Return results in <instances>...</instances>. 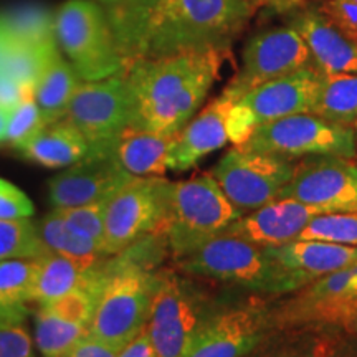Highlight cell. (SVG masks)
Masks as SVG:
<instances>
[{
  "instance_id": "cell-28",
  "label": "cell",
  "mask_w": 357,
  "mask_h": 357,
  "mask_svg": "<svg viewBox=\"0 0 357 357\" xmlns=\"http://www.w3.org/2000/svg\"><path fill=\"white\" fill-rule=\"evenodd\" d=\"M38 258L0 261V316L26 318V303L32 301Z\"/></svg>"
},
{
  "instance_id": "cell-13",
  "label": "cell",
  "mask_w": 357,
  "mask_h": 357,
  "mask_svg": "<svg viewBox=\"0 0 357 357\" xmlns=\"http://www.w3.org/2000/svg\"><path fill=\"white\" fill-rule=\"evenodd\" d=\"M307 66H312L310 50L291 25L265 30L253 35L245 45L242 68L222 95L234 102L250 89Z\"/></svg>"
},
{
  "instance_id": "cell-27",
  "label": "cell",
  "mask_w": 357,
  "mask_h": 357,
  "mask_svg": "<svg viewBox=\"0 0 357 357\" xmlns=\"http://www.w3.org/2000/svg\"><path fill=\"white\" fill-rule=\"evenodd\" d=\"M310 113L339 126L352 128L357 118V73L321 75Z\"/></svg>"
},
{
  "instance_id": "cell-18",
  "label": "cell",
  "mask_w": 357,
  "mask_h": 357,
  "mask_svg": "<svg viewBox=\"0 0 357 357\" xmlns=\"http://www.w3.org/2000/svg\"><path fill=\"white\" fill-rule=\"evenodd\" d=\"M230 106L229 98L220 95L208 102L194 119H190L174 136L167 169L177 172L189 171L197 166L205 155L222 149L230 141L227 132V114Z\"/></svg>"
},
{
  "instance_id": "cell-4",
  "label": "cell",
  "mask_w": 357,
  "mask_h": 357,
  "mask_svg": "<svg viewBox=\"0 0 357 357\" xmlns=\"http://www.w3.org/2000/svg\"><path fill=\"white\" fill-rule=\"evenodd\" d=\"M229 298L213 291L199 276L160 270L146 326L155 356L185 357L202 326Z\"/></svg>"
},
{
  "instance_id": "cell-26",
  "label": "cell",
  "mask_w": 357,
  "mask_h": 357,
  "mask_svg": "<svg viewBox=\"0 0 357 357\" xmlns=\"http://www.w3.org/2000/svg\"><path fill=\"white\" fill-rule=\"evenodd\" d=\"M37 231L47 253L66 257L83 266H95L108 258L91 238L79 234L56 211L37 223Z\"/></svg>"
},
{
  "instance_id": "cell-21",
  "label": "cell",
  "mask_w": 357,
  "mask_h": 357,
  "mask_svg": "<svg viewBox=\"0 0 357 357\" xmlns=\"http://www.w3.org/2000/svg\"><path fill=\"white\" fill-rule=\"evenodd\" d=\"M174 136H162L128 126L106 144V149L131 176H164L169 171L167 158Z\"/></svg>"
},
{
  "instance_id": "cell-19",
  "label": "cell",
  "mask_w": 357,
  "mask_h": 357,
  "mask_svg": "<svg viewBox=\"0 0 357 357\" xmlns=\"http://www.w3.org/2000/svg\"><path fill=\"white\" fill-rule=\"evenodd\" d=\"M281 265L307 284L334 271L347 270L357 263V247L319 240H293V242L268 247Z\"/></svg>"
},
{
  "instance_id": "cell-3",
  "label": "cell",
  "mask_w": 357,
  "mask_h": 357,
  "mask_svg": "<svg viewBox=\"0 0 357 357\" xmlns=\"http://www.w3.org/2000/svg\"><path fill=\"white\" fill-rule=\"evenodd\" d=\"M176 266L182 273L266 296L280 298L305 287L271 255L268 247L225 234L177 258Z\"/></svg>"
},
{
  "instance_id": "cell-23",
  "label": "cell",
  "mask_w": 357,
  "mask_h": 357,
  "mask_svg": "<svg viewBox=\"0 0 357 357\" xmlns=\"http://www.w3.org/2000/svg\"><path fill=\"white\" fill-rule=\"evenodd\" d=\"M19 153L40 166L70 167L89 153V146L77 128L60 119L45 126Z\"/></svg>"
},
{
  "instance_id": "cell-17",
  "label": "cell",
  "mask_w": 357,
  "mask_h": 357,
  "mask_svg": "<svg viewBox=\"0 0 357 357\" xmlns=\"http://www.w3.org/2000/svg\"><path fill=\"white\" fill-rule=\"evenodd\" d=\"M289 25L305 40L312 68L321 75L357 73V40L342 33L319 6L298 10Z\"/></svg>"
},
{
  "instance_id": "cell-34",
  "label": "cell",
  "mask_w": 357,
  "mask_h": 357,
  "mask_svg": "<svg viewBox=\"0 0 357 357\" xmlns=\"http://www.w3.org/2000/svg\"><path fill=\"white\" fill-rule=\"evenodd\" d=\"M98 296H100V289L79 288L40 307L61 319L88 326L89 329V321H91L93 311H95Z\"/></svg>"
},
{
  "instance_id": "cell-12",
  "label": "cell",
  "mask_w": 357,
  "mask_h": 357,
  "mask_svg": "<svg viewBox=\"0 0 357 357\" xmlns=\"http://www.w3.org/2000/svg\"><path fill=\"white\" fill-rule=\"evenodd\" d=\"M63 119L82 132L89 149L108 144L131 121V95L124 70L79 84Z\"/></svg>"
},
{
  "instance_id": "cell-40",
  "label": "cell",
  "mask_w": 357,
  "mask_h": 357,
  "mask_svg": "<svg viewBox=\"0 0 357 357\" xmlns=\"http://www.w3.org/2000/svg\"><path fill=\"white\" fill-rule=\"evenodd\" d=\"M119 351L88 334L65 357H118Z\"/></svg>"
},
{
  "instance_id": "cell-6",
  "label": "cell",
  "mask_w": 357,
  "mask_h": 357,
  "mask_svg": "<svg viewBox=\"0 0 357 357\" xmlns=\"http://www.w3.org/2000/svg\"><path fill=\"white\" fill-rule=\"evenodd\" d=\"M55 37L83 82L113 77L126 66L96 0H68L55 12Z\"/></svg>"
},
{
  "instance_id": "cell-33",
  "label": "cell",
  "mask_w": 357,
  "mask_h": 357,
  "mask_svg": "<svg viewBox=\"0 0 357 357\" xmlns=\"http://www.w3.org/2000/svg\"><path fill=\"white\" fill-rule=\"evenodd\" d=\"M45 126H48V123L35 100L33 91L26 93L24 100L8 111L6 142L19 151L22 146L32 141Z\"/></svg>"
},
{
  "instance_id": "cell-8",
  "label": "cell",
  "mask_w": 357,
  "mask_h": 357,
  "mask_svg": "<svg viewBox=\"0 0 357 357\" xmlns=\"http://www.w3.org/2000/svg\"><path fill=\"white\" fill-rule=\"evenodd\" d=\"M321 73L312 66L263 83L231 102L227 114V132L235 146L243 144L261 124L310 113L319 89Z\"/></svg>"
},
{
  "instance_id": "cell-35",
  "label": "cell",
  "mask_w": 357,
  "mask_h": 357,
  "mask_svg": "<svg viewBox=\"0 0 357 357\" xmlns=\"http://www.w3.org/2000/svg\"><path fill=\"white\" fill-rule=\"evenodd\" d=\"M105 207L106 202H96L78 207L55 208L70 225H73L79 234L91 238L106 255L105 247ZM108 257V255H106Z\"/></svg>"
},
{
  "instance_id": "cell-15",
  "label": "cell",
  "mask_w": 357,
  "mask_h": 357,
  "mask_svg": "<svg viewBox=\"0 0 357 357\" xmlns=\"http://www.w3.org/2000/svg\"><path fill=\"white\" fill-rule=\"evenodd\" d=\"M134 176L128 174L105 147H95L50 182V202L55 208L106 202Z\"/></svg>"
},
{
  "instance_id": "cell-5",
  "label": "cell",
  "mask_w": 357,
  "mask_h": 357,
  "mask_svg": "<svg viewBox=\"0 0 357 357\" xmlns=\"http://www.w3.org/2000/svg\"><path fill=\"white\" fill-rule=\"evenodd\" d=\"M242 215L243 212L223 194L215 177L205 174L189 181L169 182L166 211L158 234L166 238L169 252L177 260L222 235Z\"/></svg>"
},
{
  "instance_id": "cell-29",
  "label": "cell",
  "mask_w": 357,
  "mask_h": 357,
  "mask_svg": "<svg viewBox=\"0 0 357 357\" xmlns=\"http://www.w3.org/2000/svg\"><path fill=\"white\" fill-rule=\"evenodd\" d=\"M88 334V326L61 319L38 307L35 316V342L43 357H65Z\"/></svg>"
},
{
  "instance_id": "cell-36",
  "label": "cell",
  "mask_w": 357,
  "mask_h": 357,
  "mask_svg": "<svg viewBox=\"0 0 357 357\" xmlns=\"http://www.w3.org/2000/svg\"><path fill=\"white\" fill-rule=\"evenodd\" d=\"M24 321L0 316V357H35Z\"/></svg>"
},
{
  "instance_id": "cell-10",
  "label": "cell",
  "mask_w": 357,
  "mask_h": 357,
  "mask_svg": "<svg viewBox=\"0 0 357 357\" xmlns=\"http://www.w3.org/2000/svg\"><path fill=\"white\" fill-rule=\"evenodd\" d=\"M167 184L162 176H134L106 200V255H119L142 236L158 234L166 211Z\"/></svg>"
},
{
  "instance_id": "cell-30",
  "label": "cell",
  "mask_w": 357,
  "mask_h": 357,
  "mask_svg": "<svg viewBox=\"0 0 357 357\" xmlns=\"http://www.w3.org/2000/svg\"><path fill=\"white\" fill-rule=\"evenodd\" d=\"M47 255L40 242L37 223L30 218H8L0 220V261L20 258H42Z\"/></svg>"
},
{
  "instance_id": "cell-42",
  "label": "cell",
  "mask_w": 357,
  "mask_h": 357,
  "mask_svg": "<svg viewBox=\"0 0 357 357\" xmlns=\"http://www.w3.org/2000/svg\"><path fill=\"white\" fill-rule=\"evenodd\" d=\"M351 293L357 298V263L351 268Z\"/></svg>"
},
{
  "instance_id": "cell-37",
  "label": "cell",
  "mask_w": 357,
  "mask_h": 357,
  "mask_svg": "<svg viewBox=\"0 0 357 357\" xmlns=\"http://www.w3.org/2000/svg\"><path fill=\"white\" fill-rule=\"evenodd\" d=\"M33 204L19 187L0 178V220L8 218H30Z\"/></svg>"
},
{
  "instance_id": "cell-43",
  "label": "cell",
  "mask_w": 357,
  "mask_h": 357,
  "mask_svg": "<svg viewBox=\"0 0 357 357\" xmlns=\"http://www.w3.org/2000/svg\"><path fill=\"white\" fill-rule=\"evenodd\" d=\"M261 2H275V3H283V2H294V0H261Z\"/></svg>"
},
{
  "instance_id": "cell-16",
  "label": "cell",
  "mask_w": 357,
  "mask_h": 357,
  "mask_svg": "<svg viewBox=\"0 0 357 357\" xmlns=\"http://www.w3.org/2000/svg\"><path fill=\"white\" fill-rule=\"evenodd\" d=\"M333 212L339 211L326 205H311L298 200L281 199L263 205L248 215H242L223 234L238 236L261 247H278L293 242L312 218Z\"/></svg>"
},
{
  "instance_id": "cell-22",
  "label": "cell",
  "mask_w": 357,
  "mask_h": 357,
  "mask_svg": "<svg viewBox=\"0 0 357 357\" xmlns=\"http://www.w3.org/2000/svg\"><path fill=\"white\" fill-rule=\"evenodd\" d=\"M82 83L75 66L61 56L56 40L48 43L33 84V96L48 124L63 119L71 98Z\"/></svg>"
},
{
  "instance_id": "cell-20",
  "label": "cell",
  "mask_w": 357,
  "mask_h": 357,
  "mask_svg": "<svg viewBox=\"0 0 357 357\" xmlns=\"http://www.w3.org/2000/svg\"><path fill=\"white\" fill-rule=\"evenodd\" d=\"M106 258L95 266H83L70 258L47 253L38 258L32 301L38 306L65 296L79 288H102L106 281Z\"/></svg>"
},
{
  "instance_id": "cell-41",
  "label": "cell",
  "mask_w": 357,
  "mask_h": 357,
  "mask_svg": "<svg viewBox=\"0 0 357 357\" xmlns=\"http://www.w3.org/2000/svg\"><path fill=\"white\" fill-rule=\"evenodd\" d=\"M8 111L0 106V142L6 141V129H7Z\"/></svg>"
},
{
  "instance_id": "cell-25",
  "label": "cell",
  "mask_w": 357,
  "mask_h": 357,
  "mask_svg": "<svg viewBox=\"0 0 357 357\" xmlns=\"http://www.w3.org/2000/svg\"><path fill=\"white\" fill-rule=\"evenodd\" d=\"M124 61L134 60L151 17L162 0H96Z\"/></svg>"
},
{
  "instance_id": "cell-44",
  "label": "cell",
  "mask_w": 357,
  "mask_h": 357,
  "mask_svg": "<svg viewBox=\"0 0 357 357\" xmlns=\"http://www.w3.org/2000/svg\"><path fill=\"white\" fill-rule=\"evenodd\" d=\"M352 129H354V136H356V142H357V118H356L354 124H352Z\"/></svg>"
},
{
  "instance_id": "cell-32",
  "label": "cell",
  "mask_w": 357,
  "mask_h": 357,
  "mask_svg": "<svg viewBox=\"0 0 357 357\" xmlns=\"http://www.w3.org/2000/svg\"><path fill=\"white\" fill-rule=\"evenodd\" d=\"M294 240H319L357 247V211L324 213L312 218Z\"/></svg>"
},
{
  "instance_id": "cell-31",
  "label": "cell",
  "mask_w": 357,
  "mask_h": 357,
  "mask_svg": "<svg viewBox=\"0 0 357 357\" xmlns=\"http://www.w3.org/2000/svg\"><path fill=\"white\" fill-rule=\"evenodd\" d=\"M0 25L13 38L33 47H43L45 43L56 40L55 13L43 8H24V10L0 15Z\"/></svg>"
},
{
  "instance_id": "cell-38",
  "label": "cell",
  "mask_w": 357,
  "mask_h": 357,
  "mask_svg": "<svg viewBox=\"0 0 357 357\" xmlns=\"http://www.w3.org/2000/svg\"><path fill=\"white\" fill-rule=\"evenodd\" d=\"M319 7L342 33L357 40V0H326Z\"/></svg>"
},
{
  "instance_id": "cell-1",
  "label": "cell",
  "mask_w": 357,
  "mask_h": 357,
  "mask_svg": "<svg viewBox=\"0 0 357 357\" xmlns=\"http://www.w3.org/2000/svg\"><path fill=\"white\" fill-rule=\"evenodd\" d=\"M227 52L189 50L155 58H134L124 66L129 126L174 136L194 118L218 79Z\"/></svg>"
},
{
  "instance_id": "cell-7",
  "label": "cell",
  "mask_w": 357,
  "mask_h": 357,
  "mask_svg": "<svg viewBox=\"0 0 357 357\" xmlns=\"http://www.w3.org/2000/svg\"><path fill=\"white\" fill-rule=\"evenodd\" d=\"M238 147L294 160L311 155L357 159L354 129L301 113L261 124Z\"/></svg>"
},
{
  "instance_id": "cell-9",
  "label": "cell",
  "mask_w": 357,
  "mask_h": 357,
  "mask_svg": "<svg viewBox=\"0 0 357 357\" xmlns=\"http://www.w3.org/2000/svg\"><path fill=\"white\" fill-rule=\"evenodd\" d=\"M276 296H230L202 326L185 357H243L271 326Z\"/></svg>"
},
{
  "instance_id": "cell-39",
  "label": "cell",
  "mask_w": 357,
  "mask_h": 357,
  "mask_svg": "<svg viewBox=\"0 0 357 357\" xmlns=\"http://www.w3.org/2000/svg\"><path fill=\"white\" fill-rule=\"evenodd\" d=\"M33 91L32 88H26L24 84L8 77L7 73L0 71V106L10 111L24 100L26 93Z\"/></svg>"
},
{
  "instance_id": "cell-2",
  "label": "cell",
  "mask_w": 357,
  "mask_h": 357,
  "mask_svg": "<svg viewBox=\"0 0 357 357\" xmlns=\"http://www.w3.org/2000/svg\"><path fill=\"white\" fill-rule=\"evenodd\" d=\"M261 0H162L151 17L136 58L189 50L229 52Z\"/></svg>"
},
{
  "instance_id": "cell-11",
  "label": "cell",
  "mask_w": 357,
  "mask_h": 357,
  "mask_svg": "<svg viewBox=\"0 0 357 357\" xmlns=\"http://www.w3.org/2000/svg\"><path fill=\"white\" fill-rule=\"evenodd\" d=\"M293 172V160L235 146L218 160L211 174L227 199L247 212L278 200Z\"/></svg>"
},
{
  "instance_id": "cell-14",
  "label": "cell",
  "mask_w": 357,
  "mask_h": 357,
  "mask_svg": "<svg viewBox=\"0 0 357 357\" xmlns=\"http://www.w3.org/2000/svg\"><path fill=\"white\" fill-rule=\"evenodd\" d=\"M326 205L339 212L357 211L356 159L337 155H311L294 164L291 181L281 190L278 200Z\"/></svg>"
},
{
  "instance_id": "cell-24",
  "label": "cell",
  "mask_w": 357,
  "mask_h": 357,
  "mask_svg": "<svg viewBox=\"0 0 357 357\" xmlns=\"http://www.w3.org/2000/svg\"><path fill=\"white\" fill-rule=\"evenodd\" d=\"M334 336L307 326H270L243 357H328Z\"/></svg>"
}]
</instances>
